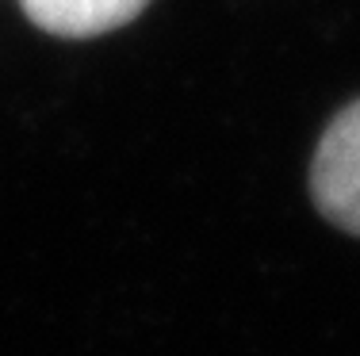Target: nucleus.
<instances>
[{
	"instance_id": "2",
	"label": "nucleus",
	"mask_w": 360,
	"mask_h": 356,
	"mask_svg": "<svg viewBox=\"0 0 360 356\" xmlns=\"http://www.w3.org/2000/svg\"><path fill=\"white\" fill-rule=\"evenodd\" d=\"M27 20L58 39H92L131 23L150 0H20Z\"/></svg>"
},
{
	"instance_id": "1",
	"label": "nucleus",
	"mask_w": 360,
	"mask_h": 356,
	"mask_svg": "<svg viewBox=\"0 0 360 356\" xmlns=\"http://www.w3.org/2000/svg\"><path fill=\"white\" fill-rule=\"evenodd\" d=\"M311 196L326 223L360 237V100L326 126L311 161Z\"/></svg>"
}]
</instances>
